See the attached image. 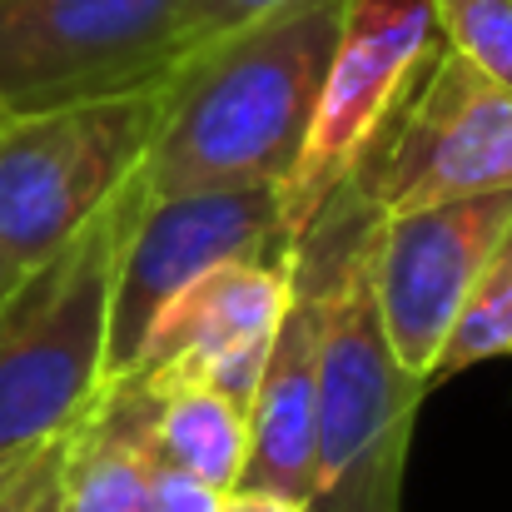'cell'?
Masks as SVG:
<instances>
[{
    "mask_svg": "<svg viewBox=\"0 0 512 512\" xmlns=\"http://www.w3.org/2000/svg\"><path fill=\"white\" fill-rule=\"evenodd\" d=\"M353 5L358 0H284L279 10L189 50L165 80L160 130L140 165L145 189H284Z\"/></svg>",
    "mask_w": 512,
    "mask_h": 512,
    "instance_id": "1",
    "label": "cell"
},
{
    "mask_svg": "<svg viewBox=\"0 0 512 512\" xmlns=\"http://www.w3.org/2000/svg\"><path fill=\"white\" fill-rule=\"evenodd\" d=\"M145 194L135 174L65 249L25 269L0 299V463L65 438L110 383V289Z\"/></svg>",
    "mask_w": 512,
    "mask_h": 512,
    "instance_id": "2",
    "label": "cell"
},
{
    "mask_svg": "<svg viewBox=\"0 0 512 512\" xmlns=\"http://www.w3.org/2000/svg\"><path fill=\"white\" fill-rule=\"evenodd\" d=\"M423 398L428 383L398 363L378 324V304L368 289V239H363L324 309L309 508L403 512V468Z\"/></svg>",
    "mask_w": 512,
    "mask_h": 512,
    "instance_id": "3",
    "label": "cell"
},
{
    "mask_svg": "<svg viewBox=\"0 0 512 512\" xmlns=\"http://www.w3.org/2000/svg\"><path fill=\"white\" fill-rule=\"evenodd\" d=\"M165 85L0 125V254L25 274L65 249L145 165Z\"/></svg>",
    "mask_w": 512,
    "mask_h": 512,
    "instance_id": "4",
    "label": "cell"
},
{
    "mask_svg": "<svg viewBox=\"0 0 512 512\" xmlns=\"http://www.w3.org/2000/svg\"><path fill=\"white\" fill-rule=\"evenodd\" d=\"M184 60V0H0V110L155 90Z\"/></svg>",
    "mask_w": 512,
    "mask_h": 512,
    "instance_id": "5",
    "label": "cell"
},
{
    "mask_svg": "<svg viewBox=\"0 0 512 512\" xmlns=\"http://www.w3.org/2000/svg\"><path fill=\"white\" fill-rule=\"evenodd\" d=\"M294 244L279 184H204L145 194L110 289V378H130L150 334L214 269Z\"/></svg>",
    "mask_w": 512,
    "mask_h": 512,
    "instance_id": "6",
    "label": "cell"
},
{
    "mask_svg": "<svg viewBox=\"0 0 512 512\" xmlns=\"http://www.w3.org/2000/svg\"><path fill=\"white\" fill-rule=\"evenodd\" d=\"M443 50L433 0H358L329 55L304 150L284 179V229L299 239L353 179L398 105Z\"/></svg>",
    "mask_w": 512,
    "mask_h": 512,
    "instance_id": "7",
    "label": "cell"
},
{
    "mask_svg": "<svg viewBox=\"0 0 512 512\" xmlns=\"http://www.w3.org/2000/svg\"><path fill=\"white\" fill-rule=\"evenodd\" d=\"M348 189L373 214L512 189V90L443 45Z\"/></svg>",
    "mask_w": 512,
    "mask_h": 512,
    "instance_id": "8",
    "label": "cell"
},
{
    "mask_svg": "<svg viewBox=\"0 0 512 512\" xmlns=\"http://www.w3.org/2000/svg\"><path fill=\"white\" fill-rule=\"evenodd\" d=\"M512 234V189L378 214L368 234V289L398 363L428 383L468 294Z\"/></svg>",
    "mask_w": 512,
    "mask_h": 512,
    "instance_id": "9",
    "label": "cell"
},
{
    "mask_svg": "<svg viewBox=\"0 0 512 512\" xmlns=\"http://www.w3.org/2000/svg\"><path fill=\"white\" fill-rule=\"evenodd\" d=\"M289 294H294V244L204 274L160 319L130 383L140 388L204 383L249 408L274 334L284 324Z\"/></svg>",
    "mask_w": 512,
    "mask_h": 512,
    "instance_id": "10",
    "label": "cell"
},
{
    "mask_svg": "<svg viewBox=\"0 0 512 512\" xmlns=\"http://www.w3.org/2000/svg\"><path fill=\"white\" fill-rule=\"evenodd\" d=\"M150 413L155 393L130 378H115L95 393V403L70 423L60 443V512H150Z\"/></svg>",
    "mask_w": 512,
    "mask_h": 512,
    "instance_id": "11",
    "label": "cell"
},
{
    "mask_svg": "<svg viewBox=\"0 0 512 512\" xmlns=\"http://www.w3.org/2000/svg\"><path fill=\"white\" fill-rule=\"evenodd\" d=\"M155 413H150V443L155 453L189 468L219 493H234L249 468V408L234 398L204 388V383H174V388H150Z\"/></svg>",
    "mask_w": 512,
    "mask_h": 512,
    "instance_id": "12",
    "label": "cell"
},
{
    "mask_svg": "<svg viewBox=\"0 0 512 512\" xmlns=\"http://www.w3.org/2000/svg\"><path fill=\"white\" fill-rule=\"evenodd\" d=\"M493 358H512V234L503 239V249L493 254V264L483 269L478 289L468 294L453 334L438 353L433 368V388L448 383L463 368L493 363Z\"/></svg>",
    "mask_w": 512,
    "mask_h": 512,
    "instance_id": "13",
    "label": "cell"
},
{
    "mask_svg": "<svg viewBox=\"0 0 512 512\" xmlns=\"http://www.w3.org/2000/svg\"><path fill=\"white\" fill-rule=\"evenodd\" d=\"M433 15L448 50L512 90V0H433Z\"/></svg>",
    "mask_w": 512,
    "mask_h": 512,
    "instance_id": "14",
    "label": "cell"
},
{
    "mask_svg": "<svg viewBox=\"0 0 512 512\" xmlns=\"http://www.w3.org/2000/svg\"><path fill=\"white\" fill-rule=\"evenodd\" d=\"M60 443H45V448H30L15 458L5 488H0V512H60L55 503V483H60Z\"/></svg>",
    "mask_w": 512,
    "mask_h": 512,
    "instance_id": "15",
    "label": "cell"
},
{
    "mask_svg": "<svg viewBox=\"0 0 512 512\" xmlns=\"http://www.w3.org/2000/svg\"><path fill=\"white\" fill-rule=\"evenodd\" d=\"M279 5L284 0H184V55L259 20V15H269V10H279Z\"/></svg>",
    "mask_w": 512,
    "mask_h": 512,
    "instance_id": "16",
    "label": "cell"
},
{
    "mask_svg": "<svg viewBox=\"0 0 512 512\" xmlns=\"http://www.w3.org/2000/svg\"><path fill=\"white\" fill-rule=\"evenodd\" d=\"M224 493L209 488L204 478H194L189 468H174L155 453L150 463V488H145V508L150 512H219Z\"/></svg>",
    "mask_w": 512,
    "mask_h": 512,
    "instance_id": "17",
    "label": "cell"
},
{
    "mask_svg": "<svg viewBox=\"0 0 512 512\" xmlns=\"http://www.w3.org/2000/svg\"><path fill=\"white\" fill-rule=\"evenodd\" d=\"M219 512H314L299 498H284V493H269V488H234L224 493Z\"/></svg>",
    "mask_w": 512,
    "mask_h": 512,
    "instance_id": "18",
    "label": "cell"
},
{
    "mask_svg": "<svg viewBox=\"0 0 512 512\" xmlns=\"http://www.w3.org/2000/svg\"><path fill=\"white\" fill-rule=\"evenodd\" d=\"M15 279H20V269H15V264H10V259L0 254V299H5V294L15 289Z\"/></svg>",
    "mask_w": 512,
    "mask_h": 512,
    "instance_id": "19",
    "label": "cell"
},
{
    "mask_svg": "<svg viewBox=\"0 0 512 512\" xmlns=\"http://www.w3.org/2000/svg\"><path fill=\"white\" fill-rule=\"evenodd\" d=\"M10 468H15V458H5V463H0V488H5V478H10Z\"/></svg>",
    "mask_w": 512,
    "mask_h": 512,
    "instance_id": "20",
    "label": "cell"
},
{
    "mask_svg": "<svg viewBox=\"0 0 512 512\" xmlns=\"http://www.w3.org/2000/svg\"><path fill=\"white\" fill-rule=\"evenodd\" d=\"M5 120H10V115H5V110H0V125H5Z\"/></svg>",
    "mask_w": 512,
    "mask_h": 512,
    "instance_id": "21",
    "label": "cell"
}]
</instances>
